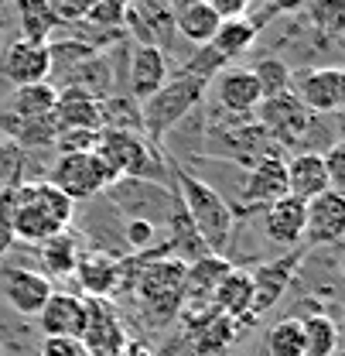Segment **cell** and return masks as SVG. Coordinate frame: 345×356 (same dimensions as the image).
<instances>
[{"mask_svg":"<svg viewBox=\"0 0 345 356\" xmlns=\"http://www.w3.org/2000/svg\"><path fill=\"white\" fill-rule=\"evenodd\" d=\"M185 267L188 264H181L174 257H130L124 288H130L133 305L151 329H168L181 318Z\"/></svg>","mask_w":345,"mask_h":356,"instance_id":"cell-1","label":"cell"},{"mask_svg":"<svg viewBox=\"0 0 345 356\" xmlns=\"http://www.w3.org/2000/svg\"><path fill=\"white\" fill-rule=\"evenodd\" d=\"M76 226V206L44 178L21 181L17 188H10V236L14 247L28 243L38 247L44 240H51L62 229Z\"/></svg>","mask_w":345,"mask_h":356,"instance_id":"cell-2","label":"cell"},{"mask_svg":"<svg viewBox=\"0 0 345 356\" xmlns=\"http://www.w3.org/2000/svg\"><path fill=\"white\" fill-rule=\"evenodd\" d=\"M171 188L181 199V209L188 222L195 226L199 240L205 243L209 254L226 257L229 243H233V233H236V213L233 206L219 195L216 185H209L205 178L192 175L188 168H171Z\"/></svg>","mask_w":345,"mask_h":356,"instance_id":"cell-3","label":"cell"},{"mask_svg":"<svg viewBox=\"0 0 345 356\" xmlns=\"http://www.w3.org/2000/svg\"><path fill=\"white\" fill-rule=\"evenodd\" d=\"M280 154L277 144L267 137V131L260 127L253 117H205L202 127V147L195 158H212L222 165H239V168H253L257 161Z\"/></svg>","mask_w":345,"mask_h":356,"instance_id":"cell-4","label":"cell"},{"mask_svg":"<svg viewBox=\"0 0 345 356\" xmlns=\"http://www.w3.org/2000/svg\"><path fill=\"white\" fill-rule=\"evenodd\" d=\"M205 92H209V83L199 79V76H192V72H181L178 69L174 76H168L165 86L158 89V92H151L140 103V131H144V140L154 144V147H165L168 144V134L199 110V103L205 99Z\"/></svg>","mask_w":345,"mask_h":356,"instance_id":"cell-5","label":"cell"},{"mask_svg":"<svg viewBox=\"0 0 345 356\" xmlns=\"http://www.w3.org/2000/svg\"><path fill=\"white\" fill-rule=\"evenodd\" d=\"M92 151L103 158V165L117 178H144V181L171 185V165L165 161V151L147 144L144 134L99 131V140Z\"/></svg>","mask_w":345,"mask_h":356,"instance_id":"cell-6","label":"cell"},{"mask_svg":"<svg viewBox=\"0 0 345 356\" xmlns=\"http://www.w3.org/2000/svg\"><path fill=\"white\" fill-rule=\"evenodd\" d=\"M103 199L120 213V220H144L165 233L168 220L178 209V192L161 181H144V178H117Z\"/></svg>","mask_w":345,"mask_h":356,"instance_id":"cell-7","label":"cell"},{"mask_svg":"<svg viewBox=\"0 0 345 356\" xmlns=\"http://www.w3.org/2000/svg\"><path fill=\"white\" fill-rule=\"evenodd\" d=\"M72 206H83L89 199L103 195L117 175L103 165V158L96 151H86V154H55V165L48 168V178Z\"/></svg>","mask_w":345,"mask_h":356,"instance_id":"cell-8","label":"cell"},{"mask_svg":"<svg viewBox=\"0 0 345 356\" xmlns=\"http://www.w3.org/2000/svg\"><path fill=\"white\" fill-rule=\"evenodd\" d=\"M291 92L311 117H339L345 106V72L339 65H311L291 72Z\"/></svg>","mask_w":345,"mask_h":356,"instance_id":"cell-9","label":"cell"},{"mask_svg":"<svg viewBox=\"0 0 345 356\" xmlns=\"http://www.w3.org/2000/svg\"><path fill=\"white\" fill-rule=\"evenodd\" d=\"M304 257H308V247H294L274 261H263L250 270V281H253V305H250V318L260 322L267 312L277 309V302H284L287 288L294 284L298 270H301Z\"/></svg>","mask_w":345,"mask_h":356,"instance_id":"cell-10","label":"cell"},{"mask_svg":"<svg viewBox=\"0 0 345 356\" xmlns=\"http://www.w3.org/2000/svg\"><path fill=\"white\" fill-rule=\"evenodd\" d=\"M55 291V284L44 277L42 270L24 264H14V261H0V302L17 315H28L35 318L42 305L48 302V295Z\"/></svg>","mask_w":345,"mask_h":356,"instance_id":"cell-11","label":"cell"},{"mask_svg":"<svg viewBox=\"0 0 345 356\" xmlns=\"http://www.w3.org/2000/svg\"><path fill=\"white\" fill-rule=\"evenodd\" d=\"M127 325L113 298H86V325H83V353L86 356H120L127 346Z\"/></svg>","mask_w":345,"mask_h":356,"instance_id":"cell-12","label":"cell"},{"mask_svg":"<svg viewBox=\"0 0 345 356\" xmlns=\"http://www.w3.org/2000/svg\"><path fill=\"white\" fill-rule=\"evenodd\" d=\"M130 270V257L99 250V247H83L79 261H76V281L83 288V298H113Z\"/></svg>","mask_w":345,"mask_h":356,"instance_id":"cell-13","label":"cell"},{"mask_svg":"<svg viewBox=\"0 0 345 356\" xmlns=\"http://www.w3.org/2000/svg\"><path fill=\"white\" fill-rule=\"evenodd\" d=\"M287 195V172H284V154H270L257 161L253 168H246V178L239 185V206L233 209L236 216L243 213H260L270 202Z\"/></svg>","mask_w":345,"mask_h":356,"instance_id":"cell-14","label":"cell"},{"mask_svg":"<svg viewBox=\"0 0 345 356\" xmlns=\"http://www.w3.org/2000/svg\"><path fill=\"white\" fill-rule=\"evenodd\" d=\"M345 240V195L325 188L304 202V247H339Z\"/></svg>","mask_w":345,"mask_h":356,"instance_id":"cell-15","label":"cell"},{"mask_svg":"<svg viewBox=\"0 0 345 356\" xmlns=\"http://www.w3.org/2000/svg\"><path fill=\"white\" fill-rule=\"evenodd\" d=\"M51 76V55L48 44H31L21 38H10L0 51V79L10 89L48 83Z\"/></svg>","mask_w":345,"mask_h":356,"instance_id":"cell-16","label":"cell"},{"mask_svg":"<svg viewBox=\"0 0 345 356\" xmlns=\"http://www.w3.org/2000/svg\"><path fill=\"white\" fill-rule=\"evenodd\" d=\"M168 51L154 48V44H130V58H127V92L130 99L144 103L151 92L168 83Z\"/></svg>","mask_w":345,"mask_h":356,"instance_id":"cell-17","label":"cell"},{"mask_svg":"<svg viewBox=\"0 0 345 356\" xmlns=\"http://www.w3.org/2000/svg\"><path fill=\"white\" fill-rule=\"evenodd\" d=\"M209 86L216 92L219 113H226V117H253V110L260 106V89L257 79L250 76V69L226 65Z\"/></svg>","mask_w":345,"mask_h":356,"instance_id":"cell-18","label":"cell"},{"mask_svg":"<svg viewBox=\"0 0 345 356\" xmlns=\"http://www.w3.org/2000/svg\"><path fill=\"white\" fill-rule=\"evenodd\" d=\"M260 229L270 243H277L284 250L304 247V202L294 195L270 202L267 209H260Z\"/></svg>","mask_w":345,"mask_h":356,"instance_id":"cell-19","label":"cell"},{"mask_svg":"<svg viewBox=\"0 0 345 356\" xmlns=\"http://www.w3.org/2000/svg\"><path fill=\"white\" fill-rule=\"evenodd\" d=\"M35 318H38L42 336L79 339L83 336V325H86V298L83 295H72V291H51Z\"/></svg>","mask_w":345,"mask_h":356,"instance_id":"cell-20","label":"cell"},{"mask_svg":"<svg viewBox=\"0 0 345 356\" xmlns=\"http://www.w3.org/2000/svg\"><path fill=\"white\" fill-rule=\"evenodd\" d=\"M250 305H253V281H250V270L246 267H236L219 281L216 295H212V312L226 315V318H236L243 329L257 325L250 318Z\"/></svg>","mask_w":345,"mask_h":356,"instance_id":"cell-21","label":"cell"},{"mask_svg":"<svg viewBox=\"0 0 345 356\" xmlns=\"http://www.w3.org/2000/svg\"><path fill=\"white\" fill-rule=\"evenodd\" d=\"M239 336H243V325L216 312L202 325L188 329V356H229Z\"/></svg>","mask_w":345,"mask_h":356,"instance_id":"cell-22","label":"cell"},{"mask_svg":"<svg viewBox=\"0 0 345 356\" xmlns=\"http://www.w3.org/2000/svg\"><path fill=\"white\" fill-rule=\"evenodd\" d=\"M171 17H174V35H181L185 42H192L195 48L212 42L216 28L222 24L219 14L205 0H174Z\"/></svg>","mask_w":345,"mask_h":356,"instance_id":"cell-23","label":"cell"},{"mask_svg":"<svg viewBox=\"0 0 345 356\" xmlns=\"http://www.w3.org/2000/svg\"><path fill=\"white\" fill-rule=\"evenodd\" d=\"M284 172H287V195H294L301 202H311L314 195H321L328 188L321 154H311V151L291 154V158H284Z\"/></svg>","mask_w":345,"mask_h":356,"instance_id":"cell-24","label":"cell"},{"mask_svg":"<svg viewBox=\"0 0 345 356\" xmlns=\"http://www.w3.org/2000/svg\"><path fill=\"white\" fill-rule=\"evenodd\" d=\"M10 7H14V24H17L14 38H21V42L48 44L62 28L44 0H14Z\"/></svg>","mask_w":345,"mask_h":356,"instance_id":"cell-25","label":"cell"},{"mask_svg":"<svg viewBox=\"0 0 345 356\" xmlns=\"http://www.w3.org/2000/svg\"><path fill=\"white\" fill-rule=\"evenodd\" d=\"M58 131H103L99 127V99H89L86 92L58 89L55 110H51Z\"/></svg>","mask_w":345,"mask_h":356,"instance_id":"cell-26","label":"cell"},{"mask_svg":"<svg viewBox=\"0 0 345 356\" xmlns=\"http://www.w3.org/2000/svg\"><path fill=\"white\" fill-rule=\"evenodd\" d=\"M83 236L76 233V229H62V233H55L51 240H44L38 243V261H42V274L51 281V277H69L72 270H76V261H79V254H83Z\"/></svg>","mask_w":345,"mask_h":356,"instance_id":"cell-27","label":"cell"},{"mask_svg":"<svg viewBox=\"0 0 345 356\" xmlns=\"http://www.w3.org/2000/svg\"><path fill=\"white\" fill-rule=\"evenodd\" d=\"M55 89L48 83H35V86H17L7 92V99L0 103L3 113L17 117V120H38V117H48L55 110Z\"/></svg>","mask_w":345,"mask_h":356,"instance_id":"cell-28","label":"cell"},{"mask_svg":"<svg viewBox=\"0 0 345 356\" xmlns=\"http://www.w3.org/2000/svg\"><path fill=\"white\" fill-rule=\"evenodd\" d=\"M304 329V356H335L342 353V329L328 312H311L301 318Z\"/></svg>","mask_w":345,"mask_h":356,"instance_id":"cell-29","label":"cell"},{"mask_svg":"<svg viewBox=\"0 0 345 356\" xmlns=\"http://www.w3.org/2000/svg\"><path fill=\"white\" fill-rule=\"evenodd\" d=\"M257 38H260V28L253 24V17H233V21H222L219 24L209 44L216 48L226 62H233V58L246 55L257 44Z\"/></svg>","mask_w":345,"mask_h":356,"instance_id":"cell-30","label":"cell"},{"mask_svg":"<svg viewBox=\"0 0 345 356\" xmlns=\"http://www.w3.org/2000/svg\"><path fill=\"white\" fill-rule=\"evenodd\" d=\"M311 31L321 38V42L339 44L345 31V0H308L301 7Z\"/></svg>","mask_w":345,"mask_h":356,"instance_id":"cell-31","label":"cell"},{"mask_svg":"<svg viewBox=\"0 0 345 356\" xmlns=\"http://www.w3.org/2000/svg\"><path fill=\"white\" fill-rule=\"evenodd\" d=\"M291 65L280 58V55H260L257 62L250 65V76L257 79L260 99H270V96H280V92H291Z\"/></svg>","mask_w":345,"mask_h":356,"instance_id":"cell-32","label":"cell"},{"mask_svg":"<svg viewBox=\"0 0 345 356\" xmlns=\"http://www.w3.org/2000/svg\"><path fill=\"white\" fill-rule=\"evenodd\" d=\"M263 353L267 356H304V329L301 318L287 315V318H277L267 336H263Z\"/></svg>","mask_w":345,"mask_h":356,"instance_id":"cell-33","label":"cell"},{"mask_svg":"<svg viewBox=\"0 0 345 356\" xmlns=\"http://www.w3.org/2000/svg\"><path fill=\"white\" fill-rule=\"evenodd\" d=\"M127 7L130 0H86L83 7V24L96 31H110V35H127Z\"/></svg>","mask_w":345,"mask_h":356,"instance_id":"cell-34","label":"cell"},{"mask_svg":"<svg viewBox=\"0 0 345 356\" xmlns=\"http://www.w3.org/2000/svg\"><path fill=\"white\" fill-rule=\"evenodd\" d=\"M28 181V165H24V151L14 147L10 140H0V188H14Z\"/></svg>","mask_w":345,"mask_h":356,"instance_id":"cell-35","label":"cell"},{"mask_svg":"<svg viewBox=\"0 0 345 356\" xmlns=\"http://www.w3.org/2000/svg\"><path fill=\"white\" fill-rule=\"evenodd\" d=\"M96 140H99V131H58L51 151L55 154H86L96 147Z\"/></svg>","mask_w":345,"mask_h":356,"instance_id":"cell-36","label":"cell"},{"mask_svg":"<svg viewBox=\"0 0 345 356\" xmlns=\"http://www.w3.org/2000/svg\"><path fill=\"white\" fill-rule=\"evenodd\" d=\"M321 161H325V178H328V188L332 192H342L345 195V144L342 140H335L325 154H321Z\"/></svg>","mask_w":345,"mask_h":356,"instance_id":"cell-37","label":"cell"},{"mask_svg":"<svg viewBox=\"0 0 345 356\" xmlns=\"http://www.w3.org/2000/svg\"><path fill=\"white\" fill-rule=\"evenodd\" d=\"M38 356H86V353H83V343H79V339H69V336H42Z\"/></svg>","mask_w":345,"mask_h":356,"instance_id":"cell-38","label":"cell"},{"mask_svg":"<svg viewBox=\"0 0 345 356\" xmlns=\"http://www.w3.org/2000/svg\"><path fill=\"white\" fill-rule=\"evenodd\" d=\"M44 3L51 7V14L58 17V24H76V21H83L86 0H44Z\"/></svg>","mask_w":345,"mask_h":356,"instance_id":"cell-39","label":"cell"},{"mask_svg":"<svg viewBox=\"0 0 345 356\" xmlns=\"http://www.w3.org/2000/svg\"><path fill=\"white\" fill-rule=\"evenodd\" d=\"M219 14V21H233V17H250L253 0H205Z\"/></svg>","mask_w":345,"mask_h":356,"instance_id":"cell-40","label":"cell"},{"mask_svg":"<svg viewBox=\"0 0 345 356\" xmlns=\"http://www.w3.org/2000/svg\"><path fill=\"white\" fill-rule=\"evenodd\" d=\"M308 0H267V14H263V21H270L274 14H294V10H301Z\"/></svg>","mask_w":345,"mask_h":356,"instance_id":"cell-41","label":"cell"},{"mask_svg":"<svg viewBox=\"0 0 345 356\" xmlns=\"http://www.w3.org/2000/svg\"><path fill=\"white\" fill-rule=\"evenodd\" d=\"M120 356H154V350L147 343H140V339H127V346L120 350Z\"/></svg>","mask_w":345,"mask_h":356,"instance_id":"cell-42","label":"cell"},{"mask_svg":"<svg viewBox=\"0 0 345 356\" xmlns=\"http://www.w3.org/2000/svg\"><path fill=\"white\" fill-rule=\"evenodd\" d=\"M10 42V38H7V28H3V24H0V51H3V44Z\"/></svg>","mask_w":345,"mask_h":356,"instance_id":"cell-43","label":"cell"},{"mask_svg":"<svg viewBox=\"0 0 345 356\" xmlns=\"http://www.w3.org/2000/svg\"><path fill=\"white\" fill-rule=\"evenodd\" d=\"M7 3H14V0H0V10H3V7H7Z\"/></svg>","mask_w":345,"mask_h":356,"instance_id":"cell-44","label":"cell"},{"mask_svg":"<svg viewBox=\"0 0 345 356\" xmlns=\"http://www.w3.org/2000/svg\"><path fill=\"white\" fill-rule=\"evenodd\" d=\"M0 356H3V346H0Z\"/></svg>","mask_w":345,"mask_h":356,"instance_id":"cell-45","label":"cell"},{"mask_svg":"<svg viewBox=\"0 0 345 356\" xmlns=\"http://www.w3.org/2000/svg\"><path fill=\"white\" fill-rule=\"evenodd\" d=\"M335 356H342V353H335Z\"/></svg>","mask_w":345,"mask_h":356,"instance_id":"cell-46","label":"cell"}]
</instances>
